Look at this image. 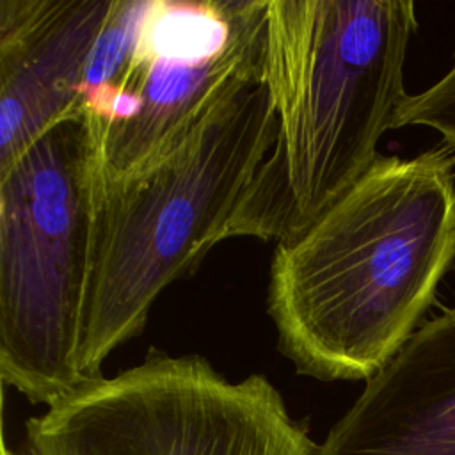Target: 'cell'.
<instances>
[{
	"mask_svg": "<svg viewBox=\"0 0 455 455\" xmlns=\"http://www.w3.org/2000/svg\"><path fill=\"white\" fill-rule=\"evenodd\" d=\"M455 261V153L379 156L302 233L275 243L267 309L295 371L371 379L421 325Z\"/></svg>",
	"mask_w": 455,
	"mask_h": 455,
	"instance_id": "6da1fadb",
	"label": "cell"
},
{
	"mask_svg": "<svg viewBox=\"0 0 455 455\" xmlns=\"http://www.w3.org/2000/svg\"><path fill=\"white\" fill-rule=\"evenodd\" d=\"M416 28L411 0H267L263 82L277 133L224 240H290L368 172L407 96Z\"/></svg>",
	"mask_w": 455,
	"mask_h": 455,
	"instance_id": "7a4b0ae2",
	"label": "cell"
},
{
	"mask_svg": "<svg viewBox=\"0 0 455 455\" xmlns=\"http://www.w3.org/2000/svg\"><path fill=\"white\" fill-rule=\"evenodd\" d=\"M275 133L274 103L259 80L219 103L142 174L110 181L100 171L78 348L85 384L103 377L112 350L144 331L160 293L224 240Z\"/></svg>",
	"mask_w": 455,
	"mask_h": 455,
	"instance_id": "3957f363",
	"label": "cell"
},
{
	"mask_svg": "<svg viewBox=\"0 0 455 455\" xmlns=\"http://www.w3.org/2000/svg\"><path fill=\"white\" fill-rule=\"evenodd\" d=\"M101 137L85 114L0 172V377L50 407L84 386L78 348L92 270Z\"/></svg>",
	"mask_w": 455,
	"mask_h": 455,
	"instance_id": "277c9868",
	"label": "cell"
},
{
	"mask_svg": "<svg viewBox=\"0 0 455 455\" xmlns=\"http://www.w3.org/2000/svg\"><path fill=\"white\" fill-rule=\"evenodd\" d=\"M316 444L267 377L231 382L203 355L151 348L28 418L12 455H315Z\"/></svg>",
	"mask_w": 455,
	"mask_h": 455,
	"instance_id": "5b68a950",
	"label": "cell"
},
{
	"mask_svg": "<svg viewBox=\"0 0 455 455\" xmlns=\"http://www.w3.org/2000/svg\"><path fill=\"white\" fill-rule=\"evenodd\" d=\"M265 21L267 0H153L101 133L103 178L142 174L228 96L263 80Z\"/></svg>",
	"mask_w": 455,
	"mask_h": 455,
	"instance_id": "8992f818",
	"label": "cell"
},
{
	"mask_svg": "<svg viewBox=\"0 0 455 455\" xmlns=\"http://www.w3.org/2000/svg\"><path fill=\"white\" fill-rule=\"evenodd\" d=\"M112 0H0V172L80 116L82 84Z\"/></svg>",
	"mask_w": 455,
	"mask_h": 455,
	"instance_id": "52a82bcc",
	"label": "cell"
},
{
	"mask_svg": "<svg viewBox=\"0 0 455 455\" xmlns=\"http://www.w3.org/2000/svg\"><path fill=\"white\" fill-rule=\"evenodd\" d=\"M315 455H455V304L366 380Z\"/></svg>",
	"mask_w": 455,
	"mask_h": 455,
	"instance_id": "ba28073f",
	"label": "cell"
},
{
	"mask_svg": "<svg viewBox=\"0 0 455 455\" xmlns=\"http://www.w3.org/2000/svg\"><path fill=\"white\" fill-rule=\"evenodd\" d=\"M151 5L153 0H112L108 18L89 55L80 91L82 112L100 137L124 91Z\"/></svg>",
	"mask_w": 455,
	"mask_h": 455,
	"instance_id": "9c48e42d",
	"label": "cell"
},
{
	"mask_svg": "<svg viewBox=\"0 0 455 455\" xmlns=\"http://www.w3.org/2000/svg\"><path fill=\"white\" fill-rule=\"evenodd\" d=\"M2 455H12V450L7 446L5 441H2Z\"/></svg>",
	"mask_w": 455,
	"mask_h": 455,
	"instance_id": "30bf717a",
	"label": "cell"
}]
</instances>
